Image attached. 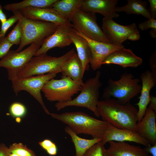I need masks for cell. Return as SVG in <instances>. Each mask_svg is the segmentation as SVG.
Returning <instances> with one entry per match:
<instances>
[{"mask_svg": "<svg viewBox=\"0 0 156 156\" xmlns=\"http://www.w3.org/2000/svg\"><path fill=\"white\" fill-rule=\"evenodd\" d=\"M151 72L152 78L156 83V50L151 55L149 61Z\"/></svg>", "mask_w": 156, "mask_h": 156, "instance_id": "e575fe53", "label": "cell"}, {"mask_svg": "<svg viewBox=\"0 0 156 156\" xmlns=\"http://www.w3.org/2000/svg\"><path fill=\"white\" fill-rule=\"evenodd\" d=\"M104 156H107V155H106L105 152H105H104Z\"/></svg>", "mask_w": 156, "mask_h": 156, "instance_id": "7bdbcfd3", "label": "cell"}, {"mask_svg": "<svg viewBox=\"0 0 156 156\" xmlns=\"http://www.w3.org/2000/svg\"><path fill=\"white\" fill-rule=\"evenodd\" d=\"M150 7L148 9L151 18L156 19V0H148Z\"/></svg>", "mask_w": 156, "mask_h": 156, "instance_id": "d590c367", "label": "cell"}, {"mask_svg": "<svg viewBox=\"0 0 156 156\" xmlns=\"http://www.w3.org/2000/svg\"><path fill=\"white\" fill-rule=\"evenodd\" d=\"M73 31L85 38L88 43L91 51L90 64L92 68L94 71L101 67L102 62L109 55L124 47L122 44L117 45L92 40L85 36L73 27Z\"/></svg>", "mask_w": 156, "mask_h": 156, "instance_id": "7c38bea8", "label": "cell"}, {"mask_svg": "<svg viewBox=\"0 0 156 156\" xmlns=\"http://www.w3.org/2000/svg\"><path fill=\"white\" fill-rule=\"evenodd\" d=\"M84 83L83 81H74L62 75L60 79L53 78L48 81L41 91L48 100L64 103L73 99V96L80 91Z\"/></svg>", "mask_w": 156, "mask_h": 156, "instance_id": "52a82bcc", "label": "cell"}, {"mask_svg": "<svg viewBox=\"0 0 156 156\" xmlns=\"http://www.w3.org/2000/svg\"><path fill=\"white\" fill-rule=\"evenodd\" d=\"M57 73L54 72L13 79L11 81L14 92L15 94L17 95L21 91L27 92L39 102L45 112L49 115L50 113L44 104L41 91L45 84L55 77Z\"/></svg>", "mask_w": 156, "mask_h": 156, "instance_id": "ba28073f", "label": "cell"}, {"mask_svg": "<svg viewBox=\"0 0 156 156\" xmlns=\"http://www.w3.org/2000/svg\"><path fill=\"white\" fill-rule=\"evenodd\" d=\"M118 0H83L79 9L85 12L98 13L104 17L113 19L120 14L116 11Z\"/></svg>", "mask_w": 156, "mask_h": 156, "instance_id": "2e32d148", "label": "cell"}, {"mask_svg": "<svg viewBox=\"0 0 156 156\" xmlns=\"http://www.w3.org/2000/svg\"><path fill=\"white\" fill-rule=\"evenodd\" d=\"M83 0H57L52 7L64 18L71 23L76 11L79 9Z\"/></svg>", "mask_w": 156, "mask_h": 156, "instance_id": "603a6c76", "label": "cell"}, {"mask_svg": "<svg viewBox=\"0 0 156 156\" xmlns=\"http://www.w3.org/2000/svg\"><path fill=\"white\" fill-rule=\"evenodd\" d=\"M148 107H151L156 112V97L153 95H151Z\"/></svg>", "mask_w": 156, "mask_h": 156, "instance_id": "f35d334b", "label": "cell"}, {"mask_svg": "<svg viewBox=\"0 0 156 156\" xmlns=\"http://www.w3.org/2000/svg\"><path fill=\"white\" fill-rule=\"evenodd\" d=\"M138 28L144 31L149 28H156V19L151 18L138 24Z\"/></svg>", "mask_w": 156, "mask_h": 156, "instance_id": "836d02e7", "label": "cell"}, {"mask_svg": "<svg viewBox=\"0 0 156 156\" xmlns=\"http://www.w3.org/2000/svg\"><path fill=\"white\" fill-rule=\"evenodd\" d=\"M19 11L23 16L30 19L51 22L57 26L72 25L52 7H29L22 9Z\"/></svg>", "mask_w": 156, "mask_h": 156, "instance_id": "5bb4252c", "label": "cell"}, {"mask_svg": "<svg viewBox=\"0 0 156 156\" xmlns=\"http://www.w3.org/2000/svg\"><path fill=\"white\" fill-rule=\"evenodd\" d=\"M149 34L153 38H156V28H152L149 32Z\"/></svg>", "mask_w": 156, "mask_h": 156, "instance_id": "b9f144b4", "label": "cell"}, {"mask_svg": "<svg viewBox=\"0 0 156 156\" xmlns=\"http://www.w3.org/2000/svg\"><path fill=\"white\" fill-rule=\"evenodd\" d=\"M101 73L97 70L94 76L87 79L84 83L80 93L75 98L64 103H57L55 107L58 111L69 106L86 108L96 117H99L97 105L100 96L99 89L102 85L100 78Z\"/></svg>", "mask_w": 156, "mask_h": 156, "instance_id": "8992f818", "label": "cell"}, {"mask_svg": "<svg viewBox=\"0 0 156 156\" xmlns=\"http://www.w3.org/2000/svg\"><path fill=\"white\" fill-rule=\"evenodd\" d=\"M101 29L110 42L117 45L122 44L129 35L140 33L134 23L123 25L117 23L113 19L104 17L102 19Z\"/></svg>", "mask_w": 156, "mask_h": 156, "instance_id": "30bf717a", "label": "cell"}, {"mask_svg": "<svg viewBox=\"0 0 156 156\" xmlns=\"http://www.w3.org/2000/svg\"><path fill=\"white\" fill-rule=\"evenodd\" d=\"M9 112L12 117L16 120H20L26 115L27 109L23 103L19 102H14L10 105Z\"/></svg>", "mask_w": 156, "mask_h": 156, "instance_id": "83f0119b", "label": "cell"}, {"mask_svg": "<svg viewBox=\"0 0 156 156\" xmlns=\"http://www.w3.org/2000/svg\"><path fill=\"white\" fill-rule=\"evenodd\" d=\"M12 12L18 17L22 27V37L19 46L16 50L17 52L21 51L26 46L33 43L41 46L57 26L51 22L28 19L23 16L19 11Z\"/></svg>", "mask_w": 156, "mask_h": 156, "instance_id": "277c9868", "label": "cell"}, {"mask_svg": "<svg viewBox=\"0 0 156 156\" xmlns=\"http://www.w3.org/2000/svg\"><path fill=\"white\" fill-rule=\"evenodd\" d=\"M57 0H24L21 2L6 4L4 9L12 12L19 11L29 7L45 8L51 7Z\"/></svg>", "mask_w": 156, "mask_h": 156, "instance_id": "484cf974", "label": "cell"}, {"mask_svg": "<svg viewBox=\"0 0 156 156\" xmlns=\"http://www.w3.org/2000/svg\"><path fill=\"white\" fill-rule=\"evenodd\" d=\"M38 144L49 155L54 156L57 154V147L55 144L51 140L44 139L39 142Z\"/></svg>", "mask_w": 156, "mask_h": 156, "instance_id": "f546056e", "label": "cell"}, {"mask_svg": "<svg viewBox=\"0 0 156 156\" xmlns=\"http://www.w3.org/2000/svg\"><path fill=\"white\" fill-rule=\"evenodd\" d=\"M133 142L148 147L151 145L150 142L141 136L136 132L126 129L117 128L109 124L101 141L103 145L110 141Z\"/></svg>", "mask_w": 156, "mask_h": 156, "instance_id": "9a60e30c", "label": "cell"}, {"mask_svg": "<svg viewBox=\"0 0 156 156\" xmlns=\"http://www.w3.org/2000/svg\"><path fill=\"white\" fill-rule=\"evenodd\" d=\"M95 13L77 10L71 21L73 27L88 38L96 41L111 43L96 21Z\"/></svg>", "mask_w": 156, "mask_h": 156, "instance_id": "9c48e42d", "label": "cell"}, {"mask_svg": "<svg viewBox=\"0 0 156 156\" xmlns=\"http://www.w3.org/2000/svg\"><path fill=\"white\" fill-rule=\"evenodd\" d=\"M140 79L127 72L122 74L118 80L110 79L103 91L102 99L114 98L122 104L130 102L140 92Z\"/></svg>", "mask_w": 156, "mask_h": 156, "instance_id": "5b68a950", "label": "cell"}, {"mask_svg": "<svg viewBox=\"0 0 156 156\" xmlns=\"http://www.w3.org/2000/svg\"><path fill=\"white\" fill-rule=\"evenodd\" d=\"M73 48L59 57L48 55L47 54L34 56L23 68L15 72L8 73V79H14L28 77L57 72H61L62 64L75 53Z\"/></svg>", "mask_w": 156, "mask_h": 156, "instance_id": "3957f363", "label": "cell"}, {"mask_svg": "<svg viewBox=\"0 0 156 156\" xmlns=\"http://www.w3.org/2000/svg\"><path fill=\"white\" fill-rule=\"evenodd\" d=\"M108 142L109 146L105 150L107 156H149L145 148L127 142L111 141Z\"/></svg>", "mask_w": 156, "mask_h": 156, "instance_id": "ffe728a7", "label": "cell"}, {"mask_svg": "<svg viewBox=\"0 0 156 156\" xmlns=\"http://www.w3.org/2000/svg\"><path fill=\"white\" fill-rule=\"evenodd\" d=\"M40 47L39 45L33 43L19 52H17L16 50H10L0 60V67L6 68L8 73L20 70L34 56Z\"/></svg>", "mask_w": 156, "mask_h": 156, "instance_id": "8fae6325", "label": "cell"}, {"mask_svg": "<svg viewBox=\"0 0 156 156\" xmlns=\"http://www.w3.org/2000/svg\"><path fill=\"white\" fill-rule=\"evenodd\" d=\"M9 156H36L34 152L22 143H14L8 148Z\"/></svg>", "mask_w": 156, "mask_h": 156, "instance_id": "4316f807", "label": "cell"}, {"mask_svg": "<svg viewBox=\"0 0 156 156\" xmlns=\"http://www.w3.org/2000/svg\"><path fill=\"white\" fill-rule=\"evenodd\" d=\"M143 60L130 49L124 47L109 55L103 61V64H115L123 68H136L142 63Z\"/></svg>", "mask_w": 156, "mask_h": 156, "instance_id": "e0dca14e", "label": "cell"}, {"mask_svg": "<svg viewBox=\"0 0 156 156\" xmlns=\"http://www.w3.org/2000/svg\"><path fill=\"white\" fill-rule=\"evenodd\" d=\"M64 131L70 136L74 144L75 156H83L90 148L95 144L101 142L102 140L100 138H92L88 139L81 138L68 126L65 128Z\"/></svg>", "mask_w": 156, "mask_h": 156, "instance_id": "cb8c5ba5", "label": "cell"}, {"mask_svg": "<svg viewBox=\"0 0 156 156\" xmlns=\"http://www.w3.org/2000/svg\"><path fill=\"white\" fill-rule=\"evenodd\" d=\"M105 149L104 146L100 142L90 148L83 156H104Z\"/></svg>", "mask_w": 156, "mask_h": 156, "instance_id": "4dcf8cb0", "label": "cell"}, {"mask_svg": "<svg viewBox=\"0 0 156 156\" xmlns=\"http://www.w3.org/2000/svg\"><path fill=\"white\" fill-rule=\"evenodd\" d=\"M97 109L102 120L117 128L136 131L138 109L130 102L122 104L112 98L102 99Z\"/></svg>", "mask_w": 156, "mask_h": 156, "instance_id": "6da1fadb", "label": "cell"}, {"mask_svg": "<svg viewBox=\"0 0 156 156\" xmlns=\"http://www.w3.org/2000/svg\"><path fill=\"white\" fill-rule=\"evenodd\" d=\"M140 78L142 82L141 94L139 98V102L136 104L138 108L137 112V122L141 120L145 115L149 103L151 90L156 85V83L154 81L149 70H145L140 75Z\"/></svg>", "mask_w": 156, "mask_h": 156, "instance_id": "ac0fdd59", "label": "cell"}, {"mask_svg": "<svg viewBox=\"0 0 156 156\" xmlns=\"http://www.w3.org/2000/svg\"><path fill=\"white\" fill-rule=\"evenodd\" d=\"M145 149L148 153L151 154L152 156H156V143L148 147Z\"/></svg>", "mask_w": 156, "mask_h": 156, "instance_id": "74e56055", "label": "cell"}, {"mask_svg": "<svg viewBox=\"0 0 156 156\" xmlns=\"http://www.w3.org/2000/svg\"><path fill=\"white\" fill-rule=\"evenodd\" d=\"M61 69L62 75L74 81H83L84 73L81 63L76 53L62 64Z\"/></svg>", "mask_w": 156, "mask_h": 156, "instance_id": "7402d4cb", "label": "cell"}, {"mask_svg": "<svg viewBox=\"0 0 156 156\" xmlns=\"http://www.w3.org/2000/svg\"><path fill=\"white\" fill-rule=\"evenodd\" d=\"M156 112L149 107L141 120L137 122L136 131L148 141L151 144L156 143Z\"/></svg>", "mask_w": 156, "mask_h": 156, "instance_id": "d6986e66", "label": "cell"}, {"mask_svg": "<svg viewBox=\"0 0 156 156\" xmlns=\"http://www.w3.org/2000/svg\"><path fill=\"white\" fill-rule=\"evenodd\" d=\"M51 116L67 125L77 134L90 135L92 138H103L109 123L81 112L50 113Z\"/></svg>", "mask_w": 156, "mask_h": 156, "instance_id": "7a4b0ae2", "label": "cell"}, {"mask_svg": "<svg viewBox=\"0 0 156 156\" xmlns=\"http://www.w3.org/2000/svg\"><path fill=\"white\" fill-rule=\"evenodd\" d=\"M125 5L116 7V12H125L127 14L140 15L148 19L151 16L147 8L148 2L141 0H128Z\"/></svg>", "mask_w": 156, "mask_h": 156, "instance_id": "d4e9b609", "label": "cell"}, {"mask_svg": "<svg viewBox=\"0 0 156 156\" xmlns=\"http://www.w3.org/2000/svg\"><path fill=\"white\" fill-rule=\"evenodd\" d=\"M22 36L21 24L18 21L13 29L6 37L7 40L13 45L20 44Z\"/></svg>", "mask_w": 156, "mask_h": 156, "instance_id": "f1b7e54d", "label": "cell"}, {"mask_svg": "<svg viewBox=\"0 0 156 156\" xmlns=\"http://www.w3.org/2000/svg\"><path fill=\"white\" fill-rule=\"evenodd\" d=\"M13 45L9 42L6 37L0 38V59L5 56Z\"/></svg>", "mask_w": 156, "mask_h": 156, "instance_id": "d6a6232c", "label": "cell"}, {"mask_svg": "<svg viewBox=\"0 0 156 156\" xmlns=\"http://www.w3.org/2000/svg\"><path fill=\"white\" fill-rule=\"evenodd\" d=\"M73 25L58 26L55 31L44 40L34 56L47 54L51 49L55 47L62 48L70 45L72 43L69 36Z\"/></svg>", "mask_w": 156, "mask_h": 156, "instance_id": "4fadbf2b", "label": "cell"}, {"mask_svg": "<svg viewBox=\"0 0 156 156\" xmlns=\"http://www.w3.org/2000/svg\"><path fill=\"white\" fill-rule=\"evenodd\" d=\"M140 37L139 33H135L129 35L127 38V39L134 41L139 40Z\"/></svg>", "mask_w": 156, "mask_h": 156, "instance_id": "ab89813d", "label": "cell"}, {"mask_svg": "<svg viewBox=\"0 0 156 156\" xmlns=\"http://www.w3.org/2000/svg\"><path fill=\"white\" fill-rule=\"evenodd\" d=\"M18 21V19L17 16L14 14L13 15L7 19L4 23H1L0 30V38L5 37V34L7 30Z\"/></svg>", "mask_w": 156, "mask_h": 156, "instance_id": "1f68e13d", "label": "cell"}, {"mask_svg": "<svg viewBox=\"0 0 156 156\" xmlns=\"http://www.w3.org/2000/svg\"><path fill=\"white\" fill-rule=\"evenodd\" d=\"M69 36L72 43L75 45L77 51V55L80 60L84 73L89 69L91 58L90 48L86 40L75 33L72 30Z\"/></svg>", "mask_w": 156, "mask_h": 156, "instance_id": "44dd1931", "label": "cell"}, {"mask_svg": "<svg viewBox=\"0 0 156 156\" xmlns=\"http://www.w3.org/2000/svg\"><path fill=\"white\" fill-rule=\"evenodd\" d=\"M2 9L3 8L0 4V21L1 23H4L7 19L6 15L3 12Z\"/></svg>", "mask_w": 156, "mask_h": 156, "instance_id": "60d3db41", "label": "cell"}, {"mask_svg": "<svg viewBox=\"0 0 156 156\" xmlns=\"http://www.w3.org/2000/svg\"><path fill=\"white\" fill-rule=\"evenodd\" d=\"M0 156H9L8 147L3 143L0 144Z\"/></svg>", "mask_w": 156, "mask_h": 156, "instance_id": "8d00e7d4", "label": "cell"}]
</instances>
